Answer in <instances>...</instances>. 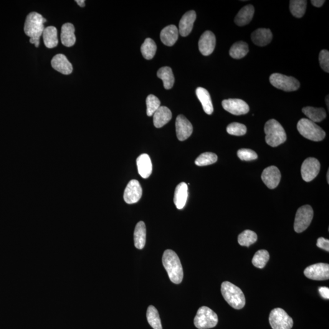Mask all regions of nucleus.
<instances>
[{
  "instance_id": "nucleus-18",
  "label": "nucleus",
  "mask_w": 329,
  "mask_h": 329,
  "mask_svg": "<svg viewBox=\"0 0 329 329\" xmlns=\"http://www.w3.org/2000/svg\"><path fill=\"white\" fill-rule=\"evenodd\" d=\"M51 64L55 70L61 73L63 75H70L73 72L72 64L64 55H55L51 61Z\"/></svg>"
},
{
  "instance_id": "nucleus-6",
  "label": "nucleus",
  "mask_w": 329,
  "mask_h": 329,
  "mask_svg": "<svg viewBox=\"0 0 329 329\" xmlns=\"http://www.w3.org/2000/svg\"><path fill=\"white\" fill-rule=\"evenodd\" d=\"M219 322L216 313L211 308L203 306L197 310L194 325L199 329H208L215 327Z\"/></svg>"
},
{
  "instance_id": "nucleus-9",
  "label": "nucleus",
  "mask_w": 329,
  "mask_h": 329,
  "mask_svg": "<svg viewBox=\"0 0 329 329\" xmlns=\"http://www.w3.org/2000/svg\"><path fill=\"white\" fill-rule=\"evenodd\" d=\"M313 211L312 207L309 205H305L301 207L296 212L294 229L296 232L301 233L310 226L312 221Z\"/></svg>"
},
{
  "instance_id": "nucleus-26",
  "label": "nucleus",
  "mask_w": 329,
  "mask_h": 329,
  "mask_svg": "<svg viewBox=\"0 0 329 329\" xmlns=\"http://www.w3.org/2000/svg\"><path fill=\"white\" fill-rule=\"evenodd\" d=\"M196 94L203 108L204 112L208 115H211L214 112L213 104L212 102L211 95L206 88L197 87Z\"/></svg>"
},
{
  "instance_id": "nucleus-48",
  "label": "nucleus",
  "mask_w": 329,
  "mask_h": 329,
  "mask_svg": "<svg viewBox=\"0 0 329 329\" xmlns=\"http://www.w3.org/2000/svg\"><path fill=\"white\" fill-rule=\"evenodd\" d=\"M329 170L328 169V173H327V180H328V183H329Z\"/></svg>"
},
{
  "instance_id": "nucleus-16",
  "label": "nucleus",
  "mask_w": 329,
  "mask_h": 329,
  "mask_svg": "<svg viewBox=\"0 0 329 329\" xmlns=\"http://www.w3.org/2000/svg\"><path fill=\"white\" fill-rule=\"evenodd\" d=\"M280 179L279 169L275 166H270L265 168L262 174L263 182L270 189L276 188L279 184Z\"/></svg>"
},
{
  "instance_id": "nucleus-37",
  "label": "nucleus",
  "mask_w": 329,
  "mask_h": 329,
  "mask_svg": "<svg viewBox=\"0 0 329 329\" xmlns=\"http://www.w3.org/2000/svg\"><path fill=\"white\" fill-rule=\"evenodd\" d=\"M146 113L148 116H153L154 113L159 110L161 107V101L159 99L154 95H149L148 96L146 100Z\"/></svg>"
},
{
  "instance_id": "nucleus-44",
  "label": "nucleus",
  "mask_w": 329,
  "mask_h": 329,
  "mask_svg": "<svg viewBox=\"0 0 329 329\" xmlns=\"http://www.w3.org/2000/svg\"><path fill=\"white\" fill-rule=\"evenodd\" d=\"M311 2H312L314 6L320 7L325 3V0H312V1H311Z\"/></svg>"
},
{
  "instance_id": "nucleus-5",
  "label": "nucleus",
  "mask_w": 329,
  "mask_h": 329,
  "mask_svg": "<svg viewBox=\"0 0 329 329\" xmlns=\"http://www.w3.org/2000/svg\"><path fill=\"white\" fill-rule=\"evenodd\" d=\"M297 128L301 136L310 140L320 141L326 137L325 131L308 118L301 119L298 123Z\"/></svg>"
},
{
  "instance_id": "nucleus-35",
  "label": "nucleus",
  "mask_w": 329,
  "mask_h": 329,
  "mask_svg": "<svg viewBox=\"0 0 329 329\" xmlns=\"http://www.w3.org/2000/svg\"><path fill=\"white\" fill-rule=\"evenodd\" d=\"M257 240V234L250 230H245L238 237V242L243 247H249L250 245L255 244Z\"/></svg>"
},
{
  "instance_id": "nucleus-23",
  "label": "nucleus",
  "mask_w": 329,
  "mask_h": 329,
  "mask_svg": "<svg viewBox=\"0 0 329 329\" xmlns=\"http://www.w3.org/2000/svg\"><path fill=\"white\" fill-rule=\"evenodd\" d=\"M188 198V186L185 182L178 185L174 192V203L178 209H182L186 206Z\"/></svg>"
},
{
  "instance_id": "nucleus-10",
  "label": "nucleus",
  "mask_w": 329,
  "mask_h": 329,
  "mask_svg": "<svg viewBox=\"0 0 329 329\" xmlns=\"http://www.w3.org/2000/svg\"><path fill=\"white\" fill-rule=\"evenodd\" d=\"M304 275L308 279L315 280H326L329 279V265L319 263L305 268Z\"/></svg>"
},
{
  "instance_id": "nucleus-25",
  "label": "nucleus",
  "mask_w": 329,
  "mask_h": 329,
  "mask_svg": "<svg viewBox=\"0 0 329 329\" xmlns=\"http://www.w3.org/2000/svg\"><path fill=\"white\" fill-rule=\"evenodd\" d=\"M75 29L74 26L70 23L63 25L60 34V39L62 44L67 47H71L75 45L76 36L75 35Z\"/></svg>"
},
{
  "instance_id": "nucleus-19",
  "label": "nucleus",
  "mask_w": 329,
  "mask_h": 329,
  "mask_svg": "<svg viewBox=\"0 0 329 329\" xmlns=\"http://www.w3.org/2000/svg\"><path fill=\"white\" fill-rule=\"evenodd\" d=\"M251 39L253 43L257 46H267L273 39L272 32L270 29H257L252 33Z\"/></svg>"
},
{
  "instance_id": "nucleus-36",
  "label": "nucleus",
  "mask_w": 329,
  "mask_h": 329,
  "mask_svg": "<svg viewBox=\"0 0 329 329\" xmlns=\"http://www.w3.org/2000/svg\"><path fill=\"white\" fill-rule=\"evenodd\" d=\"M270 259V254L267 250L262 249L258 250L255 253L252 260L253 265L258 268H264Z\"/></svg>"
},
{
  "instance_id": "nucleus-38",
  "label": "nucleus",
  "mask_w": 329,
  "mask_h": 329,
  "mask_svg": "<svg viewBox=\"0 0 329 329\" xmlns=\"http://www.w3.org/2000/svg\"><path fill=\"white\" fill-rule=\"evenodd\" d=\"M218 160V157L213 153H204L196 159L195 164L197 166H203L213 164Z\"/></svg>"
},
{
  "instance_id": "nucleus-22",
  "label": "nucleus",
  "mask_w": 329,
  "mask_h": 329,
  "mask_svg": "<svg viewBox=\"0 0 329 329\" xmlns=\"http://www.w3.org/2000/svg\"><path fill=\"white\" fill-rule=\"evenodd\" d=\"M254 7L251 4H248L242 7L235 18V24L239 27L249 24L254 17Z\"/></svg>"
},
{
  "instance_id": "nucleus-1",
  "label": "nucleus",
  "mask_w": 329,
  "mask_h": 329,
  "mask_svg": "<svg viewBox=\"0 0 329 329\" xmlns=\"http://www.w3.org/2000/svg\"><path fill=\"white\" fill-rule=\"evenodd\" d=\"M163 263L171 282L176 284L181 283L183 279L184 272L180 259L176 253L171 249L166 250L164 253Z\"/></svg>"
},
{
  "instance_id": "nucleus-43",
  "label": "nucleus",
  "mask_w": 329,
  "mask_h": 329,
  "mask_svg": "<svg viewBox=\"0 0 329 329\" xmlns=\"http://www.w3.org/2000/svg\"><path fill=\"white\" fill-rule=\"evenodd\" d=\"M319 292L323 298L329 300V288L328 287H323L319 288Z\"/></svg>"
},
{
  "instance_id": "nucleus-21",
  "label": "nucleus",
  "mask_w": 329,
  "mask_h": 329,
  "mask_svg": "<svg viewBox=\"0 0 329 329\" xmlns=\"http://www.w3.org/2000/svg\"><path fill=\"white\" fill-rule=\"evenodd\" d=\"M139 174L144 179H147L151 176L153 165L149 157L147 154H141L137 159Z\"/></svg>"
},
{
  "instance_id": "nucleus-24",
  "label": "nucleus",
  "mask_w": 329,
  "mask_h": 329,
  "mask_svg": "<svg viewBox=\"0 0 329 329\" xmlns=\"http://www.w3.org/2000/svg\"><path fill=\"white\" fill-rule=\"evenodd\" d=\"M172 118L171 110L166 106H161L153 115L154 125L161 128L168 123Z\"/></svg>"
},
{
  "instance_id": "nucleus-29",
  "label": "nucleus",
  "mask_w": 329,
  "mask_h": 329,
  "mask_svg": "<svg viewBox=\"0 0 329 329\" xmlns=\"http://www.w3.org/2000/svg\"><path fill=\"white\" fill-rule=\"evenodd\" d=\"M42 35L45 45L48 49H53L57 46V30L55 27H45Z\"/></svg>"
},
{
  "instance_id": "nucleus-42",
  "label": "nucleus",
  "mask_w": 329,
  "mask_h": 329,
  "mask_svg": "<svg viewBox=\"0 0 329 329\" xmlns=\"http://www.w3.org/2000/svg\"><path fill=\"white\" fill-rule=\"evenodd\" d=\"M316 246L321 248V249H323L326 250V251L329 252V240L328 239H326L323 237L319 238L318 239L317 244H316Z\"/></svg>"
},
{
  "instance_id": "nucleus-28",
  "label": "nucleus",
  "mask_w": 329,
  "mask_h": 329,
  "mask_svg": "<svg viewBox=\"0 0 329 329\" xmlns=\"http://www.w3.org/2000/svg\"><path fill=\"white\" fill-rule=\"evenodd\" d=\"M302 111L307 116L308 120L315 123L321 122L327 116L326 110L323 108H316L307 106V107L303 108Z\"/></svg>"
},
{
  "instance_id": "nucleus-4",
  "label": "nucleus",
  "mask_w": 329,
  "mask_h": 329,
  "mask_svg": "<svg viewBox=\"0 0 329 329\" xmlns=\"http://www.w3.org/2000/svg\"><path fill=\"white\" fill-rule=\"evenodd\" d=\"M47 20L37 12H32L27 15L25 21L24 31L30 39H40L45 28L44 24Z\"/></svg>"
},
{
  "instance_id": "nucleus-17",
  "label": "nucleus",
  "mask_w": 329,
  "mask_h": 329,
  "mask_svg": "<svg viewBox=\"0 0 329 329\" xmlns=\"http://www.w3.org/2000/svg\"><path fill=\"white\" fill-rule=\"evenodd\" d=\"M196 19L195 11L186 12L181 18L179 24V33L182 37H187L191 34Z\"/></svg>"
},
{
  "instance_id": "nucleus-8",
  "label": "nucleus",
  "mask_w": 329,
  "mask_h": 329,
  "mask_svg": "<svg viewBox=\"0 0 329 329\" xmlns=\"http://www.w3.org/2000/svg\"><path fill=\"white\" fill-rule=\"evenodd\" d=\"M270 324L273 329H291L293 320L282 308H276L270 314Z\"/></svg>"
},
{
  "instance_id": "nucleus-15",
  "label": "nucleus",
  "mask_w": 329,
  "mask_h": 329,
  "mask_svg": "<svg viewBox=\"0 0 329 329\" xmlns=\"http://www.w3.org/2000/svg\"><path fill=\"white\" fill-rule=\"evenodd\" d=\"M216 45V37L213 32L205 31L200 37L198 46L199 52L204 55H209L214 52Z\"/></svg>"
},
{
  "instance_id": "nucleus-3",
  "label": "nucleus",
  "mask_w": 329,
  "mask_h": 329,
  "mask_svg": "<svg viewBox=\"0 0 329 329\" xmlns=\"http://www.w3.org/2000/svg\"><path fill=\"white\" fill-rule=\"evenodd\" d=\"M221 291L224 300L232 307L240 310L245 307L246 300L239 287L226 281L222 283Z\"/></svg>"
},
{
  "instance_id": "nucleus-33",
  "label": "nucleus",
  "mask_w": 329,
  "mask_h": 329,
  "mask_svg": "<svg viewBox=\"0 0 329 329\" xmlns=\"http://www.w3.org/2000/svg\"><path fill=\"white\" fill-rule=\"evenodd\" d=\"M146 318L149 325L154 329H163L160 316L155 307L153 305L149 306L146 312Z\"/></svg>"
},
{
  "instance_id": "nucleus-14",
  "label": "nucleus",
  "mask_w": 329,
  "mask_h": 329,
  "mask_svg": "<svg viewBox=\"0 0 329 329\" xmlns=\"http://www.w3.org/2000/svg\"><path fill=\"white\" fill-rule=\"evenodd\" d=\"M176 130L177 137L180 141L187 140L193 133V126L186 116L179 115L176 118Z\"/></svg>"
},
{
  "instance_id": "nucleus-34",
  "label": "nucleus",
  "mask_w": 329,
  "mask_h": 329,
  "mask_svg": "<svg viewBox=\"0 0 329 329\" xmlns=\"http://www.w3.org/2000/svg\"><path fill=\"white\" fill-rule=\"evenodd\" d=\"M157 46L155 42L150 38H147L141 47V52L145 59H153L156 55Z\"/></svg>"
},
{
  "instance_id": "nucleus-31",
  "label": "nucleus",
  "mask_w": 329,
  "mask_h": 329,
  "mask_svg": "<svg viewBox=\"0 0 329 329\" xmlns=\"http://www.w3.org/2000/svg\"><path fill=\"white\" fill-rule=\"evenodd\" d=\"M249 52V47L246 42L240 41L235 43L229 50L230 56L235 59H240L246 56Z\"/></svg>"
},
{
  "instance_id": "nucleus-30",
  "label": "nucleus",
  "mask_w": 329,
  "mask_h": 329,
  "mask_svg": "<svg viewBox=\"0 0 329 329\" xmlns=\"http://www.w3.org/2000/svg\"><path fill=\"white\" fill-rule=\"evenodd\" d=\"M158 77L163 80L165 89H171L174 83V77L171 68L169 67H162L158 70Z\"/></svg>"
},
{
  "instance_id": "nucleus-47",
  "label": "nucleus",
  "mask_w": 329,
  "mask_h": 329,
  "mask_svg": "<svg viewBox=\"0 0 329 329\" xmlns=\"http://www.w3.org/2000/svg\"><path fill=\"white\" fill-rule=\"evenodd\" d=\"M326 103L328 104V108L329 109V96L328 95L327 96V97H326Z\"/></svg>"
},
{
  "instance_id": "nucleus-13",
  "label": "nucleus",
  "mask_w": 329,
  "mask_h": 329,
  "mask_svg": "<svg viewBox=\"0 0 329 329\" xmlns=\"http://www.w3.org/2000/svg\"><path fill=\"white\" fill-rule=\"evenodd\" d=\"M142 195V189L138 181L133 179L129 182L124 192V200L128 204H135Z\"/></svg>"
},
{
  "instance_id": "nucleus-12",
  "label": "nucleus",
  "mask_w": 329,
  "mask_h": 329,
  "mask_svg": "<svg viewBox=\"0 0 329 329\" xmlns=\"http://www.w3.org/2000/svg\"><path fill=\"white\" fill-rule=\"evenodd\" d=\"M222 108L234 115L247 114L249 111V105L240 99H228L222 101Z\"/></svg>"
},
{
  "instance_id": "nucleus-32",
  "label": "nucleus",
  "mask_w": 329,
  "mask_h": 329,
  "mask_svg": "<svg viewBox=\"0 0 329 329\" xmlns=\"http://www.w3.org/2000/svg\"><path fill=\"white\" fill-rule=\"evenodd\" d=\"M307 1L305 0H292L290 2L291 13L296 18L302 17L307 9Z\"/></svg>"
},
{
  "instance_id": "nucleus-39",
  "label": "nucleus",
  "mask_w": 329,
  "mask_h": 329,
  "mask_svg": "<svg viewBox=\"0 0 329 329\" xmlns=\"http://www.w3.org/2000/svg\"><path fill=\"white\" fill-rule=\"evenodd\" d=\"M227 132L230 135L242 136L246 134L247 128L246 126L243 125V124L234 122L230 123L227 126Z\"/></svg>"
},
{
  "instance_id": "nucleus-2",
  "label": "nucleus",
  "mask_w": 329,
  "mask_h": 329,
  "mask_svg": "<svg viewBox=\"0 0 329 329\" xmlns=\"http://www.w3.org/2000/svg\"><path fill=\"white\" fill-rule=\"evenodd\" d=\"M264 131L266 142L272 147H276L287 140V134L284 129L274 119H271L266 123Z\"/></svg>"
},
{
  "instance_id": "nucleus-46",
  "label": "nucleus",
  "mask_w": 329,
  "mask_h": 329,
  "mask_svg": "<svg viewBox=\"0 0 329 329\" xmlns=\"http://www.w3.org/2000/svg\"><path fill=\"white\" fill-rule=\"evenodd\" d=\"M76 2H77V4L79 5L81 7H84L85 6V1L84 0H77Z\"/></svg>"
},
{
  "instance_id": "nucleus-41",
  "label": "nucleus",
  "mask_w": 329,
  "mask_h": 329,
  "mask_svg": "<svg viewBox=\"0 0 329 329\" xmlns=\"http://www.w3.org/2000/svg\"><path fill=\"white\" fill-rule=\"evenodd\" d=\"M319 60L321 68L325 72H329V51L321 50L319 55Z\"/></svg>"
},
{
  "instance_id": "nucleus-11",
  "label": "nucleus",
  "mask_w": 329,
  "mask_h": 329,
  "mask_svg": "<svg viewBox=\"0 0 329 329\" xmlns=\"http://www.w3.org/2000/svg\"><path fill=\"white\" fill-rule=\"evenodd\" d=\"M321 164L317 159L309 158L305 159L301 166V176L305 182H310L320 173Z\"/></svg>"
},
{
  "instance_id": "nucleus-27",
  "label": "nucleus",
  "mask_w": 329,
  "mask_h": 329,
  "mask_svg": "<svg viewBox=\"0 0 329 329\" xmlns=\"http://www.w3.org/2000/svg\"><path fill=\"white\" fill-rule=\"evenodd\" d=\"M146 226L143 221L138 222L134 230V245L138 249H142L146 244Z\"/></svg>"
},
{
  "instance_id": "nucleus-45",
  "label": "nucleus",
  "mask_w": 329,
  "mask_h": 329,
  "mask_svg": "<svg viewBox=\"0 0 329 329\" xmlns=\"http://www.w3.org/2000/svg\"><path fill=\"white\" fill-rule=\"evenodd\" d=\"M30 43L32 44H34L35 47L38 48L40 44V39H30Z\"/></svg>"
},
{
  "instance_id": "nucleus-40",
  "label": "nucleus",
  "mask_w": 329,
  "mask_h": 329,
  "mask_svg": "<svg viewBox=\"0 0 329 329\" xmlns=\"http://www.w3.org/2000/svg\"><path fill=\"white\" fill-rule=\"evenodd\" d=\"M237 155L242 161H254L258 158L257 153L250 149H239Z\"/></svg>"
},
{
  "instance_id": "nucleus-7",
  "label": "nucleus",
  "mask_w": 329,
  "mask_h": 329,
  "mask_svg": "<svg viewBox=\"0 0 329 329\" xmlns=\"http://www.w3.org/2000/svg\"><path fill=\"white\" fill-rule=\"evenodd\" d=\"M270 82L274 87L285 92H294L300 87V83L296 78L280 73H273L271 75Z\"/></svg>"
},
{
  "instance_id": "nucleus-20",
  "label": "nucleus",
  "mask_w": 329,
  "mask_h": 329,
  "mask_svg": "<svg viewBox=\"0 0 329 329\" xmlns=\"http://www.w3.org/2000/svg\"><path fill=\"white\" fill-rule=\"evenodd\" d=\"M179 30L178 27L171 25L167 26L161 32V39L164 45L168 47L173 46L178 39Z\"/></svg>"
}]
</instances>
